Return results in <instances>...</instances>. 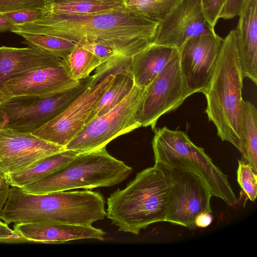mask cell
Returning <instances> with one entry per match:
<instances>
[{
  "instance_id": "83f0119b",
  "label": "cell",
  "mask_w": 257,
  "mask_h": 257,
  "mask_svg": "<svg viewBox=\"0 0 257 257\" xmlns=\"http://www.w3.org/2000/svg\"><path fill=\"white\" fill-rule=\"evenodd\" d=\"M237 180L247 198L250 201L254 202L257 194V173L248 164L241 160H238Z\"/></svg>"
},
{
  "instance_id": "9a60e30c",
  "label": "cell",
  "mask_w": 257,
  "mask_h": 257,
  "mask_svg": "<svg viewBox=\"0 0 257 257\" xmlns=\"http://www.w3.org/2000/svg\"><path fill=\"white\" fill-rule=\"evenodd\" d=\"M213 31L205 18L200 0H181L159 22L152 44L179 50L190 38Z\"/></svg>"
},
{
  "instance_id": "8992f818",
  "label": "cell",
  "mask_w": 257,
  "mask_h": 257,
  "mask_svg": "<svg viewBox=\"0 0 257 257\" xmlns=\"http://www.w3.org/2000/svg\"><path fill=\"white\" fill-rule=\"evenodd\" d=\"M152 142L155 163L190 171L198 175L212 196L233 206L238 199L225 174L206 154L195 145L187 134L166 126L155 128Z\"/></svg>"
},
{
  "instance_id": "d590c367",
  "label": "cell",
  "mask_w": 257,
  "mask_h": 257,
  "mask_svg": "<svg viewBox=\"0 0 257 257\" xmlns=\"http://www.w3.org/2000/svg\"><path fill=\"white\" fill-rule=\"evenodd\" d=\"M212 220L213 217L211 213H201L196 217L194 222L195 226L196 227H206L212 223Z\"/></svg>"
},
{
  "instance_id": "277c9868",
  "label": "cell",
  "mask_w": 257,
  "mask_h": 257,
  "mask_svg": "<svg viewBox=\"0 0 257 257\" xmlns=\"http://www.w3.org/2000/svg\"><path fill=\"white\" fill-rule=\"evenodd\" d=\"M170 182L158 168H146L107 199L106 216L118 231L138 235L150 225L166 222Z\"/></svg>"
},
{
  "instance_id": "44dd1931",
  "label": "cell",
  "mask_w": 257,
  "mask_h": 257,
  "mask_svg": "<svg viewBox=\"0 0 257 257\" xmlns=\"http://www.w3.org/2000/svg\"><path fill=\"white\" fill-rule=\"evenodd\" d=\"M242 151L241 160L257 173V110L250 102L242 105Z\"/></svg>"
},
{
  "instance_id": "836d02e7",
  "label": "cell",
  "mask_w": 257,
  "mask_h": 257,
  "mask_svg": "<svg viewBox=\"0 0 257 257\" xmlns=\"http://www.w3.org/2000/svg\"><path fill=\"white\" fill-rule=\"evenodd\" d=\"M244 0H227L221 18L231 19L238 16Z\"/></svg>"
},
{
  "instance_id": "d6986e66",
  "label": "cell",
  "mask_w": 257,
  "mask_h": 257,
  "mask_svg": "<svg viewBox=\"0 0 257 257\" xmlns=\"http://www.w3.org/2000/svg\"><path fill=\"white\" fill-rule=\"evenodd\" d=\"M176 48L151 44L132 57L135 85L146 88L178 53Z\"/></svg>"
},
{
  "instance_id": "f1b7e54d",
  "label": "cell",
  "mask_w": 257,
  "mask_h": 257,
  "mask_svg": "<svg viewBox=\"0 0 257 257\" xmlns=\"http://www.w3.org/2000/svg\"><path fill=\"white\" fill-rule=\"evenodd\" d=\"M51 0H0V11L6 13L23 9L48 10Z\"/></svg>"
},
{
  "instance_id": "6da1fadb",
  "label": "cell",
  "mask_w": 257,
  "mask_h": 257,
  "mask_svg": "<svg viewBox=\"0 0 257 257\" xmlns=\"http://www.w3.org/2000/svg\"><path fill=\"white\" fill-rule=\"evenodd\" d=\"M158 22L126 8L92 14H56L45 12L39 20L16 25L11 32L43 34L77 44L99 43L132 57L150 46Z\"/></svg>"
},
{
  "instance_id": "ffe728a7",
  "label": "cell",
  "mask_w": 257,
  "mask_h": 257,
  "mask_svg": "<svg viewBox=\"0 0 257 257\" xmlns=\"http://www.w3.org/2000/svg\"><path fill=\"white\" fill-rule=\"evenodd\" d=\"M78 152L66 150L46 157L21 171L6 175L10 185L22 188L55 172L64 166Z\"/></svg>"
},
{
  "instance_id": "3957f363",
  "label": "cell",
  "mask_w": 257,
  "mask_h": 257,
  "mask_svg": "<svg viewBox=\"0 0 257 257\" xmlns=\"http://www.w3.org/2000/svg\"><path fill=\"white\" fill-rule=\"evenodd\" d=\"M243 79L235 30L223 39L216 67L207 91L205 112L222 141L242 151Z\"/></svg>"
},
{
  "instance_id": "cb8c5ba5",
  "label": "cell",
  "mask_w": 257,
  "mask_h": 257,
  "mask_svg": "<svg viewBox=\"0 0 257 257\" xmlns=\"http://www.w3.org/2000/svg\"><path fill=\"white\" fill-rule=\"evenodd\" d=\"M18 35L24 39L23 43L27 46L41 48L64 59H67L77 45L72 41L56 36L26 33Z\"/></svg>"
},
{
  "instance_id": "f35d334b",
  "label": "cell",
  "mask_w": 257,
  "mask_h": 257,
  "mask_svg": "<svg viewBox=\"0 0 257 257\" xmlns=\"http://www.w3.org/2000/svg\"><path fill=\"white\" fill-rule=\"evenodd\" d=\"M0 176H1V174H0Z\"/></svg>"
},
{
  "instance_id": "7402d4cb",
  "label": "cell",
  "mask_w": 257,
  "mask_h": 257,
  "mask_svg": "<svg viewBox=\"0 0 257 257\" xmlns=\"http://www.w3.org/2000/svg\"><path fill=\"white\" fill-rule=\"evenodd\" d=\"M134 85L133 76L123 73L115 74L109 86L94 105L88 122L114 107L126 97Z\"/></svg>"
},
{
  "instance_id": "74e56055",
  "label": "cell",
  "mask_w": 257,
  "mask_h": 257,
  "mask_svg": "<svg viewBox=\"0 0 257 257\" xmlns=\"http://www.w3.org/2000/svg\"><path fill=\"white\" fill-rule=\"evenodd\" d=\"M104 1V2H121L124 1V0H51V4L54 3H62L69 2L73 1Z\"/></svg>"
},
{
  "instance_id": "ac0fdd59",
  "label": "cell",
  "mask_w": 257,
  "mask_h": 257,
  "mask_svg": "<svg viewBox=\"0 0 257 257\" xmlns=\"http://www.w3.org/2000/svg\"><path fill=\"white\" fill-rule=\"evenodd\" d=\"M235 30L243 78L257 84V0H244Z\"/></svg>"
},
{
  "instance_id": "2e32d148",
  "label": "cell",
  "mask_w": 257,
  "mask_h": 257,
  "mask_svg": "<svg viewBox=\"0 0 257 257\" xmlns=\"http://www.w3.org/2000/svg\"><path fill=\"white\" fill-rule=\"evenodd\" d=\"M13 228L27 242H32L62 243L82 239L103 241L106 235L103 230L92 225L31 222L14 224Z\"/></svg>"
},
{
  "instance_id": "484cf974",
  "label": "cell",
  "mask_w": 257,
  "mask_h": 257,
  "mask_svg": "<svg viewBox=\"0 0 257 257\" xmlns=\"http://www.w3.org/2000/svg\"><path fill=\"white\" fill-rule=\"evenodd\" d=\"M181 0H124L126 8L157 22L162 21Z\"/></svg>"
},
{
  "instance_id": "7c38bea8",
  "label": "cell",
  "mask_w": 257,
  "mask_h": 257,
  "mask_svg": "<svg viewBox=\"0 0 257 257\" xmlns=\"http://www.w3.org/2000/svg\"><path fill=\"white\" fill-rule=\"evenodd\" d=\"M114 75L89 86L66 109L32 133L50 143L64 147L88 122L94 105L111 84Z\"/></svg>"
},
{
  "instance_id": "1f68e13d",
  "label": "cell",
  "mask_w": 257,
  "mask_h": 257,
  "mask_svg": "<svg viewBox=\"0 0 257 257\" xmlns=\"http://www.w3.org/2000/svg\"><path fill=\"white\" fill-rule=\"evenodd\" d=\"M98 58L102 63L116 55H120L113 49L106 45L95 43L79 45Z\"/></svg>"
},
{
  "instance_id": "7a4b0ae2",
  "label": "cell",
  "mask_w": 257,
  "mask_h": 257,
  "mask_svg": "<svg viewBox=\"0 0 257 257\" xmlns=\"http://www.w3.org/2000/svg\"><path fill=\"white\" fill-rule=\"evenodd\" d=\"M105 204L103 196L97 191L34 194L12 186L0 219L8 225L48 222L90 225L106 216Z\"/></svg>"
},
{
  "instance_id": "ba28073f",
  "label": "cell",
  "mask_w": 257,
  "mask_h": 257,
  "mask_svg": "<svg viewBox=\"0 0 257 257\" xmlns=\"http://www.w3.org/2000/svg\"><path fill=\"white\" fill-rule=\"evenodd\" d=\"M92 81L91 75L76 87L51 97H17L1 103L0 128L33 133L64 110Z\"/></svg>"
},
{
  "instance_id": "4dcf8cb0",
  "label": "cell",
  "mask_w": 257,
  "mask_h": 257,
  "mask_svg": "<svg viewBox=\"0 0 257 257\" xmlns=\"http://www.w3.org/2000/svg\"><path fill=\"white\" fill-rule=\"evenodd\" d=\"M47 10L23 9L4 13L15 25H19L35 22L41 19Z\"/></svg>"
},
{
  "instance_id": "9c48e42d",
  "label": "cell",
  "mask_w": 257,
  "mask_h": 257,
  "mask_svg": "<svg viewBox=\"0 0 257 257\" xmlns=\"http://www.w3.org/2000/svg\"><path fill=\"white\" fill-rule=\"evenodd\" d=\"M170 182L166 222L195 228L196 217L203 212L211 213L212 196L206 185L190 171L155 163Z\"/></svg>"
},
{
  "instance_id": "30bf717a",
  "label": "cell",
  "mask_w": 257,
  "mask_h": 257,
  "mask_svg": "<svg viewBox=\"0 0 257 257\" xmlns=\"http://www.w3.org/2000/svg\"><path fill=\"white\" fill-rule=\"evenodd\" d=\"M189 96L182 80L178 53L146 88L138 121L141 126H150L154 130L161 116L176 109Z\"/></svg>"
},
{
  "instance_id": "e575fe53",
  "label": "cell",
  "mask_w": 257,
  "mask_h": 257,
  "mask_svg": "<svg viewBox=\"0 0 257 257\" xmlns=\"http://www.w3.org/2000/svg\"><path fill=\"white\" fill-rule=\"evenodd\" d=\"M10 184L5 175L0 176V214L8 198ZM0 221L1 219H0Z\"/></svg>"
},
{
  "instance_id": "d4e9b609",
  "label": "cell",
  "mask_w": 257,
  "mask_h": 257,
  "mask_svg": "<svg viewBox=\"0 0 257 257\" xmlns=\"http://www.w3.org/2000/svg\"><path fill=\"white\" fill-rule=\"evenodd\" d=\"M66 60L71 75L78 81L89 77L90 73L102 63L98 58L78 44Z\"/></svg>"
},
{
  "instance_id": "5b68a950",
  "label": "cell",
  "mask_w": 257,
  "mask_h": 257,
  "mask_svg": "<svg viewBox=\"0 0 257 257\" xmlns=\"http://www.w3.org/2000/svg\"><path fill=\"white\" fill-rule=\"evenodd\" d=\"M132 172L131 167L111 156L104 147L79 153L55 172L20 188L34 194L92 189L114 186L125 180Z\"/></svg>"
},
{
  "instance_id": "f546056e",
  "label": "cell",
  "mask_w": 257,
  "mask_h": 257,
  "mask_svg": "<svg viewBox=\"0 0 257 257\" xmlns=\"http://www.w3.org/2000/svg\"><path fill=\"white\" fill-rule=\"evenodd\" d=\"M205 18L211 29L214 27L225 7L227 0H200Z\"/></svg>"
},
{
  "instance_id": "5bb4252c",
  "label": "cell",
  "mask_w": 257,
  "mask_h": 257,
  "mask_svg": "<svg viewBox=\"0 0 257 257\" xmlns=\"http://www.w3.org/2000/svg\"><path fill=\"white\" fill-rule=\"evenodd\" d=\"M65 149L32 133L0 128V174L21 171Z\"/></svg>"
},
{
  "instance_id": "d6a6232c",
  "label": "cell",
  "mask_w": 257,
  "mask_h": 257,
  "mask_svg": "<svg viewBox=\"0 0 257 257\" xmlns=\"http://www.w3.org/2000/svg\"><path fill=\"white\" fill-rule=\"evenodd\" d=\"M27 242L5 222L0 221V242L18 243Z\"/></svg>"
},
{
  "instance_id": "4316f807",
  "label": "cell",
  "mask_w": 257,
  "mask_h": 257,
  "mask_svg": "<svg viewBox=\"0 0 257 257\" xmlns=\"http://www.w3.org/2000/svg\"><path fill=\"white\" fill-rule=\"evenodd\" d=\"M95 69L94 74L92 75L91 86L99 83L106 77L117 73H123L133 76L132 57L116 55L102 63Z\"/></svg>"
},
{
  "instance_id": "8fae6325",
  "label": "cell",
  "mask_w": 257,
  "mask_h": 257,
  "mask_svg": "<svg viewBox=\"0 0 257 257\" xmlns=\"http://www.w3.org/2000/svg\"><path fill=\"white\" fill-rule=\"evenodd\" d=\"M222 40L213 31L190 38L179 49L182 80L189 96L207 91Z\"/></svg>"
},
{
  "instance_id": "8d00e7d4",
  "label": "cell",
  "mask_w": 257,
  "mask_h": 257,
  "mask_svg": "<svg viewBox=\"0 0 257 257\" xmlns=\"http://www.w3.org/2000/svg\"><path fill=\"white\" fill-rule=\"evenodd\" d=\"M15 25L5 15L0 11V33L7 31L11 32Z\"/></svg>"
},
{
  "instance_id": "e0dca14e",
  "label": "cell",
  "mask_w": 257,
  "mask_h": 257,
  "mask_svg": "<svg viewBox=\"0 0 257 257\" xmlns=\"http://www.w3.org/2000/svg\"><path fill=\"white\" fill-rule=\"evenodd\" d=\"M65 60L38 47H0V87L10 79L59 66Z\"/></svg>"
},
{
  "instance_id": "52a82bcc",
  "label": "cell",
  "mask_w": 257,
  "mask_h": 257,
  "mask_svg": "<svg viewBox=\"0 0 257 257\" xmlns=\"http://www.w3.org/2000/svg\"><path fill=\"white\" fill-rule=\"evenodd\" d=\"M145 88L134 85L126 97L106 113L86 123L65 147L79 153L100 149L116 137L141 127L137 120Z\"/></svg>"
},
{
  "instance_id": "4fadbf2b",
  "label": "cell",
  "mask_w": 257,
  "mask_h": 257,
  "mask_svg": "<svg viewBox=\"0 0 257 257\" xmlns=\"http://www.w3.org/2000/svg\"><path fill=\"white\" fill-rule=\"evenodd\" d=\"M66 59L59 66L36 70L6 81L0 87V103L14 97L47 98L77 86Z\"/></svg>"
},
{
  "instance_id": "603a6c76",
  "label": "cell",
  "mask_w": 257,
  "mask_h": 257,
  "mask_svg": "<svg viewBox=\"0 0 257 257\" xmlns=\"http://www.w3.org/2000/svg\"><path fill=\"white\" fill-rule=\"evenodd\" d=\"M124 6L123 1H78L51 4L47 11L56 14L86 15L112 11Z\"/></svg>"
}]
</instances>
